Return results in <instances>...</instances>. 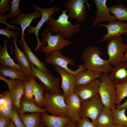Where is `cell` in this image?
Masks as SVG:
<instances>
[{"mask_svg": "<svg viewBox=\"0 0 127 127\" xmlns=\"http://www.w3.org/2000/svg\"><path fill=\"white\" fill-rule=\"evenodd\" d=\"M20 0H13L11 2V4L10 12L4 16H0V20H6V19H12L17 17L21 13L19 8Z\"/></svg>", "mask_w": 127, "mask_h": 127, "instance_id": "obj_32", "label": "cell"}, {"mask_svg": "<svg viewBox=\"0 0 127 127\" xmlns=\"http://www.w3.org/2000/svg\"><path fill=\"white\" fill-rule=\"evenodd\" d=\"M8 127H17L13 121L12 120Z\"/></svg>", "mask_w": 127, "mask_h": 127, "instance_id": "obj_44", "label": "cell"}, {"mask_svg": "<svg viewBox=\"0 0 127 127\" xmlns=\"http://www.w3.org/2000/svg\"><path fill=\"white\" fill-rule=\"evenodd\" d=\"M108 8L109 12L113 15L116 20H125L127 22V8L124 5H114Z\"/></svg>", "mask_w": 127, "mask_h": 127, "instance_id": "obj_30", "label": "cell"}, {"mask_svg": "<svg viewBox=\"0 0 127 127\" xmlns=\"http://www.w3.org/2000/svg\"><path fill=\"white\" fill-rule=\"evenodd\" d=\"M98 93L104 107L111 110L115 108L117 99L116 84L107 74L101 73Z\"/></svg>", "mask_w": 127, "mask_h": 127, "instance_id": "obj_3", "label": "cell"}, {"mask_svg": "<svg viewBox=\"0 0 127 127\" xmlns=\"http://www.w3.org/2000/svg\"><path fill=\"white\" fill-rule=\"evenodd\" d=\"M12 119L0 116V127H8Z\"/></svg>", "mask_w": 127, "mask_h": 127, "instance_id": "obj_40", "label": "cell"}, {"mask_svg": "<svg viewBox=\"0 0 127 127\" xmlns=\"http://www.w3.org/2000/svg\"><path fill=\"white\" fill-rule=\"evenodd\" d=\"M101 52L97 47H87L83 51L81 57L84 65L87 69L99 73L108 74L111 72L113 67L108 60L100 57Z\"/></svg>", "mask_w": 127, "mask_h": 127, "instance_id": "obj_1", "label": "cell"}, {"mask_svg": "<svg viewBox=\"0 0 127 127\" xmlns=\"http://www.w3.org/2000/svg\"><path fill=\"white\" fill-rule=\"evenodd\" d=\"M113 122L111 110L104 106L96 119L92 122L99 127H105L112 124Z\"/></svg>", "mask_w": 127, "mask_h": 127, "instance_id": "obj_28", "label": "cell"}, {"mask_svg": "<svg viewBox=\"0 0 127 127\" xmlns=\"http://www.w3.org/2000/svg\"><path fill=\"white\" fill-rule=\"evenodd\" d=\"M29 80L32 85L35 98V103L39 107H43V99L45 91L35 79L31 76H28Z\"/></svg>", "mask_w": 127, "mask_h": 127, "instance_id": "obj_29", "label": "cell"}, {"mask_svg": "<svg viewBox=\"0 0 127 127\" xmlns=\"http://www.w3.org/2000/svg\"><path fill=\"white\" fill-rule=\"evenodd\" d=\"M104 106L99 93L86 100L82 101L81 118H90L94 121L103 110Z\"/></svg>", "mask_w": 127, "mask_h": 127, "instance_id": "obj_10", "label": "cell"}, {"mask_svg": "<svg viewBox=\"0 0 127 127\" xmlns=\"http://www.w3.org/2000/svg\"></svg>", "mask_w": 127, "mask_h": 127, "instance_id": "obj_47", "label": "cell"}, {"mask_svg": "<svg viewBox=\"0 0 127 127\" xmlns=\"http://www.w3.org/2000/svg\"><path fill=\"white\" fill-rule=\"evenodd\" d=\"M14 46L13 50L15 61L21 68V70L28 76H31V64L24 53L19 48L16 44L17 40L16 37L12 38Z\"/></svg>", "mask_w": 127, "mask_h": 127, "instance_id": "obj_18", "label": "cell"}, {"mask_svg": "<svg viewBox=\"0 0 127 127\" xmlns=\"http://www.w3.org/2000/svg\"><path fill=\"white\" fill-rule=\"evenodd\" d=\"M43 105L51 115L68 116L65 97L63 94L59 93L49 94L45 92Z\"/></svg>", "mask_w": 127, "mask_h": 127, "instance_id": "obj_6", "label": "cell"}, {"mask_svg": "<svg viewBox=\"0 0 127 127\" xmlns=\"http://www.w3.org/2000/svg\"><path fill=\"white\" fill-rule=\"evenodd\" d=\"M0 79L7 84L12 101L13 107L18 111L20 107L21 99L24 94V81L18 79H8L0 75Z\"/></svg>", "mask_w": 127, "mask_h": 127, "instance_id": "obj_12", "label": "cell"}, {"mask_svg": "<svg viewBox=\"0 0 127 127\" xmlns=\"http://www.w3.org/2000/svg\"><path fill=\"white\" fill-rule=\"evenodd\" d=\"M63 127H77L76 123L71 120L65 124Z\"/></svg>", "mask_w": 127, "mask_h": 127, "instance_id": "obj_42", "label": "cell"}, {"mask_svg": "<svg viewBox=\"0 0 127 127\" xmlns=\"http://www.w3.org/2000/svg\"><path fill=\"white\" fill-rule=\"evenodd\" d=\"M115 108L117 109L120 110L122 109H127V99L123 103L120 104L116 106Z\"/></svg>", "mask_w": 127, "mask_h": 127, "instance_id": "obj_41", "label": "cell"}, {"mask_svg": "<svg viewBox=\"0 0 127 127\" xmlns=\"http://www.w3.org/2000/svg\"><path fill=\"white\" fill-rule=\"evenodd\" d=\"M108 60L111 65L115 66L121 63L127 49V44L123 41L121 35L110 40L107 45Z\"/></svg>", "mask_w": 127, "mask_h": 127, "instance_id": "obj_8", "label": "cell"}, {"mask_svg": "<svg viewBox=\"0 0 127 127\" xmlns=\"http://www.w3.org/2000/svg\"><path fill=\"white\" fill-rule=\"evenodd\" d=\"M107 1V0H94L96 8V15L93 21V25L103 21L111 22L117 21L114 16L110 14L108 7L106 5Z\"/></svg>", "mask_w": 127, "mask_h": 127, "instance_id": "obj_16", "label": "cell"}, {"mask_svg": "<svg viewBox=\"0 0 127 127\" xmlns=\"http://www.w3.org/2000/svg\"><path fill=\"white\" fill-rule=\"evenodd\" d=\"M31 76L37 79L45 93L52 94L59 93L63 94L61 90L60 79L50 72H43L31 64Z\"/></svg>", "mask_w": 127, "mask_h": 127, "instance_id": "obj_4", "label": "cell"}, {"mask_svg": "<svg viewBox=\"0 0 127 127\" xmlns=\"http://www.w3.org/2000/svg\"><path fill=\"white\" fill-rule=\"evenodd\" d=\"M41 122L48 127H63L71 120L68 116H58L41 113Z\"/></svg>", "mask_w": 127, "mask_h": 127, "instance_id": "obj_21", "label": "cell"}, {"mask_svg": "<svg viewBox=\"0 0 127 127\" xmlns=\"http://www.w3.org/2000/svg\"><path fill=\"white\" fill-rule=\"evenodd\" d=\"M101 73H99L87 69L75 75V86L85 85L94 80L99 78Z\"/></svg>", "mask_w": 127, "mask_h": 127, "instance_id": "obj_24", "label": "cell"}, {"mask_svg": "<svg viewBox=\"0 0 127 127\" xmlns=\"http://www.w3.org/2000/svg\"><path fill=\"white\" fill-rule=\"evenodd\" d=\"M18 31H10L9 29L6 27L5 28L0 29V34L6 36L8 38L11 43V49L10 50L11 54L12 53L14 48L13 46L12 45V43L10 39L11 37H17L19 36V33Z\"/></svg>", "mask_w": 127, "mask_h": 127, "instance_id": "obj_36", "label": "cell"}, {"mask_svg": "<svg viewBox=\"0 0 127 127\" xmlns=\"http://www.w3.org/2000/svg\"><path fill=\"white\" fill-rule=\"evenodd\" d=\"M13 113L11 119L17 127H24V125L20 119L17 111L13 108Z\"/></svg>", "mask_w": 127, "mask_h": 127, "instance_id": "obj_39", "label": "cell"}, {"mask_svg": "<svg viewBox=\"0 0 127 127\" xmlns=\"http://www.w3.org/2000/svg\"><path fill=\"white\" fill-rule=\"evenodd\" d=\"M8 40L5 39L3 41V45L0 46V62L5 67H13L21 70L19 65L15 63L13 59L9 55L7 50Z\"/></svg>", "mask_w": 127, "mask_h": 127, "instance_id": "obj_26", "label": "cell"}, {"mask_svg": "<svg viewBox=\"0 0 127 127\" xmlns=\"http://www.w3.org/2000/svg\"><path fill=\"white\" fill-rule=\"evenodd\" d=\"M117 94L116 104H120L121 101L127 96V82L115 86Z\"/></svg>", "mask_w": 127, "mask_h": 127, "instance_id": "obj_34", "label": "cell"}, {"mask_svg": "<svg viewBox=\"0 0 127 127\" xmlns=\"http://www.w3.org/2000/svg\"><path fill=\"white\" fill-rule=\"evenodd\" d=\"M99 80L97 79L87 84L75 86L74 92L76 94L82 101L91 98L98 93Z\"/></svg>", "mask_w": 127, "mask_h": 127, "instance_id": "obj_17", "label": "cell"}, {"mask_svg": "<svg viewBox=\"0 0 127 127\" xmlns=\"http://www.w3.org/2000/svg\"><path fill=\"white\" fill-rule=\"evenodd\" d=\"M45 61L47 64L59 66L69 73L74 75L85 71L86 69L83 64L78 65V68L76 70L70 69L68 67V65L70 64L74 66L75 64V62L70 58L64 56L60 51L58 50L54 51L49 56L46 57Z\"/></svg>", "mask_w": 127, "mask_h": 127, "instance_id": "obj_7", "label": "cell"}, {"mask_svg": "<svg viewBox=\"0 0 127 127\" xmlns=\"http://www.w3.org/2000/svg\"><path fill=\"white\" fill-rule=\"evenodd\" d=\"M67 12L66 9L62 10V14L56 20L54 19V15H52L46 23L51 33L56 34L60 33L64 39L69 40L75 34L79 32L81 27L80 24L73 25L69 21Z\"/></svg>", "mask_w": 127, "mask_h": 127, "instance_id": "obj_2", "label": "cell"}, {"mask_svg": "<svg viewBox=\"0 0 127 127\" xmlns=\"http://www.w3.org/2000/svg\"><path fill=\"white\" fill-rule=\"evenodd\" d=\"M76 124L77 127H99L86 118H81Z\"/></svg>", "mask_w": 127, "mask_h": 127, "instance_id": "obj_37", "label": "cell"}, {"mask_svg": "<svg viewBox=\"0 0 127 127\" xmlns=\"http://www.w3.org/2000/svg\"><path fill=\"white\" fill-rule=\"evenodd\" d=\"M126 36L127 37V33L126 34ZM127 43V49L125 53L124 54V56L121 63L127 62V40H126Z\"/></svg>", "mask_w": 127, "mask_h": 127, "instance_id": "obj_43", "label": "cell"}, {"mask_svg": "<svg viewBox=\"0 0 127 127\" xmlns=\"http://www.w3.org/2000/svg\"><path fill=\"white\" fill-rule=\"evenodd\" d=\"M41 113L36 112L19 115L24 127H38L41 123Z\"/></svg>", "mask_w": 127, "mask_h": 127, "instance_id": "obj_27", "label": "cell"}, {"mask_svg": "<svg viewBox=\"0 0 127 127\" xmlns=\"http://www.w3.org/2000/svg\"><path fill=\"white\" fill-rule=\"evenodd\" d=\"M68 116L71 121L78 122L81 118L80 111L82 101L74 92L65 98Z\"/></svg>", "mask_w": 127, "mask_h": 127, "instance_id": "obj_13", "label": "cell"}, {"mask_svg": "<svg viewBox=\"0 0 127 127\" xmlns=\"http://www.w3.org/2000/svg\"><path fill=\"white\" fill-rule=\"evenodd\" d=\"M9 0H2L0 3V15L4 16L6 12L10 11L11 5Z\"/></svg>", "mask_w": 127, "mask_h": 127, "instance_id": "obj_38", "label": "cell"}, {"mask_svg": "<svg viewBox=\"0 0 127 127\" xmlns=\"http://www.w3.org/2000/svg\"><path fill=\"white\" fill-rule=\"evenodd\" d=\"M54 67L56 71L61 77L60 87L63 95L66 98L74 92L75 83V76L69 73L59 66H55Z\"/></svg>", "mask_w": 127, "mask_h": 127, "instance_id": "obj_15", "label": "cell"}, {"mask_svg": "<svg viewBox=\"0 0 127 127\" xmlns=\"http://www.w3.org/2000/svg\"><path fill=\"white\" fill-rule=\"evenodd\" d=\"M19 45L22 46L24 52L31 65L43 72L46 73L50 72V71L47 68L45 63L40 60L32 52L26 43L24 37L21 38Z\"/></svg>", "mask_w": 127, "mask_h": 127, "instance_id": "obj_19", "label": "cell"}, {"mask_svg": "<svg viewBox=\"0 0 127 127\" xmlns=\"http://www.w3.org/2000/svg\"><path fill=\"white\" fill-rule=\"evenodd\" d=\"M0 75L7 79L9 77L10 80L18 79L25 81L29 80V77L22 70L13 67H5L0 64Z\"/></svg>", "mask_w": 127, "mask_h": 127, "instance_id": "obj_23", "label": "cell"}, {"mask_svg": "<svg viewBox=\"0 0 127 127\" xmlns=\"http://www.w3.org/2000/svg\"><path fill=\"white\" fill-rule=\"evenodd\" d=\"M23 96L35 103V98L32 87L29 80L24 81V92Z\"/></svg>", "mask_w": 127, "mask_h": 127, "instance_id": "obj_35", "label": "cell"}, {"mask_svg": "<svg viewBox=\"0 0 127 127\" xmlns=\"http://www.w3.org/2000/svg\"><path fill=\"white\" fill-rule=\"evenodd\" d=\"M42 36L43 37L42 42L47 45L42 46L39 52L44 53L46 57L49 56L54 51H60L72 43L70 40L64 39L60 33L55 35H52L48 28L44 30Z\"/></svg>", "mask_w": 127, "mask_h": 127, "instance_id": "obj_5", "label": "cell"}, {"mask_svg": "<svg viewBox=\"0 0 127 127\" xmlns=\"http://www.w3.org/2000/svg\"><path fill=\"white\" fill-rule=\"evenodd\" d=\"M99 25L106 27L107 30V33L103 35V39L100 41V42L109 41L118 36L127 33V22L117 21L107 24H100Z\"/></svg>", "mask_w": 127, "mask_h": 127, "instance_id": "obj_14", "label": "cell"}, {"mask_svg": "<svg viewBox=\"0 0 127 127\" xmlns=\"http://www.w3.org/2000/svg\"><path fill=\"white\" fill-rule=\"evenodd\" d=\"M87 0H70L65 2L64 5L68 12L69 19H75L80 24L86 20L87 5L89 7Z\"/></svg>", "mask_w": 127, "mask_h": 127, "instance_id": "obj_11", "label": "cell"}, {"mask_svg": "<svg viewBox=\"0 0 127 127\" xmlns=\"http://www.w3.org/2000/svg\"><path fill=\"white\" fill-rule=\"evenodd\" d=\"M13 109L12 99L8 90L5 91L0 95V107Z\"/></svg>", "mask_w": 127, "mask_h": 127, "instance_id": "obj_33", "label": "cell"}, {"mask_svg": "<svg viewBox=\"0 0 127 127\" xmlns=\"http://www.w3.org/2000/svg\"><path fill=\"white\" fill-rule=\"evenodd\" d=\"M33 6L35 11H39L42 14L41 19L38 23L36 26L34 27L32 26H30L27 29V31L28 33L34 34L36 38L37 44L34 49V52H36L40 50L42 46L47 45L46 44L40 41L38 36L39 31L44 24L49 20L52 15L60 12V8L56 6L48 8H42L34 4L33 5Z\"/></svg>", "mask_w": 127, "mask_h": 127, "instance_id": "obj_9", "label": "cell"}, {"mask_svg": "<svg viewBox=\"0 0 127 127\" xmlns=\"http://www.w3.org/2000/svg\"><path fill=\"white\" fill-rule=\"evenodd\" d=\"M25 112L47 113L45 108L38 106L34 103L24 97L23 95L21 99L20 107L17 111L18 115L24 114Z\"/></svg>", "mask_w": 127, "mask_h": 127, "instance_id": "obj_25", "label": "cell"}, {"mask_svg": "<svg viewBox=\"0 0 127 127\" xmlns=\"http://www.w3.org/2000/svg\"><path fill=\"white\" fill-rule=\"evenodd\" d=\"M105 127H127V126L116 125L112 124Z\"/></svg>", "mask_w": 127, "mask_h": 127, "instance_id": "obj_45", "label": "cell"}, {"mask_svg": "<svg viewBox=\"0 0 127 127\" xmlns=\"http://www.w3.org/2000/svg\"><path fill=\"white\" fill-rule=\"evenodd\" d=\"M109 76L116 85L127 82V62L121 63L115 66Z\"/></svg>", "mask_w": 127, "mask_h": 127, "instance_id": "obj_22", "label": "cell"}, {"mask_svg": "<svg viewBox=\"0 0 127 127\" xmlns=\"http://www.w3.org/2000/svg\"><path fill=\"white\" fill-rule=\"evenodd\" d=\"M42 14L39 11H35L32 13L28 14L21 13L16 18L13 19L9 21L10 24L19 25L22 29L21 38L24 37L25 31L30 25V24L35 18L41 17Z\"/></svg>", "mask_w": 127, "mask_h": 127, "instance_id": "obj_20", "label": "cell"}, {"mask_svg": "<svg viewBox=\"0 0 127 127\" xmlns=\"http://www.w3.org/2000/svg\"><path fill=\"white\" fill-rule=\"evenodd\" d=\"M126 109L124 108L118 110L115 108L111 110L113 124L127 126V117L125 113Z\"/></svg>", "mask_w": 127, "mask_h": 127, "instance_id": "obj_31", "label": "cell"}, {"mask_svg": "<svg viewBox=\"0 0 127 127\" xmlns=\"http://www.w3.org/2000/svg\"><path fill=\"white\" fill-rule=\"evenodd\" d=\"M44 125L41 122L38 127H44Z\"/></svg>", "mask_w": 127, "mask_h": 127, "instance_id": "obj_46", "label": "cell"}]
</instances>
